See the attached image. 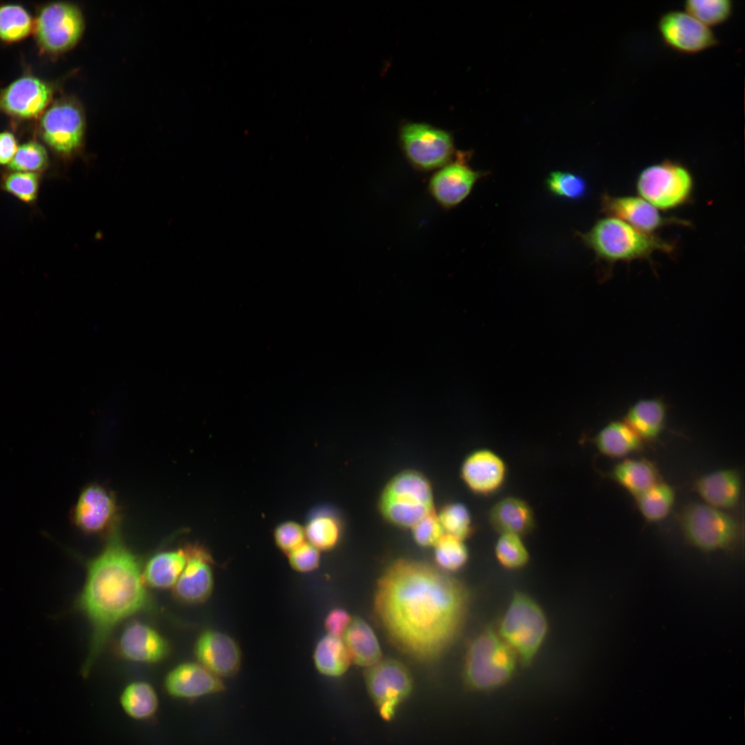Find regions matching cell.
<instances>
[{
  "mask_svg": "<svg viewBox=\"0 0 745 745\" xmlns=\"http://www.w3.org/2000/svg\"><path fill=\"white\" fill-rule=\"evenodd\" d=\"M291 568L299 573L311 572L318 568L320 562L319 550L308 542H305L288 554Z\"/></svg>",
  "mask_w": 745,
  "mask_h": 745,
  "instance_id": "ee69618b",
  "label": "cell"
},
{
  "mask_svg": "<svg viewBox=\"0 0 745 745\" xmlns=\"http://www.w3.org/2000/svg\"><path fill=\"white\" fill-rule=\"evenodd\" d=\"M431 485L424 475L413 470H404L392 478L383 489L379 508L383 517L400 528H412L418 521L433 513Z\"/></svg>",
  "mask_w": 745,
  "mask_h": 745,
  "instance_id": "8992f818",
  "label": "cell"
},
{
  "mask_svg": "<svg viewBox=\"0 0 745 745\" xmlns=\"http://www.w3.org/2000/svg\"><path fill=\"white\" fill-rule=\"evenodd\" d=\"M399 137L407 160L421 172L439 169L451 161L455 152L448 132L426 123L404 125Z\"/></svg>",
  "mask_w": 745,
  "mask_h": 745,
  "instance_id": "30bf717a",
  "label": "cell"
},
{
  "mask_svg": "<svg viewBox=\"0 0 745 745\" xmlns=\"http://www.w3.org/2000/svg\"><path fill=\"white\" fill-rule=\"evenodd\" d=\"M435 547V560L441 570L455 572L462 568L469 557L464 541L444 534Z\"/></svg>",
  "mask_w": 745,
  "mask_h": 745,
  "instance_id": "d590c367",
  "label": "cell"
},
{
  "mask_svg": "<svg viewBox=\"0 0 745 745\" xmlns=\"http://www.w3.org/2000/svg\"><path fill=\"white\" fill-rule=\"evenodd\" d=\"M120 702L125 713L138 720L150 719L159 706L155 690L150 684L142 681L129 684L121 695Z\"/></svg>",
  "mask_w": 745,
  "mask_h": 745,
  "instance_id": "4dcf8cb0",
  "label": "cell"
},
{
  "mask_svg": "<svg viewBox=\"0 0 745 745\" xmlns=\"http://www.w3.org/2000/svg\"><path fill=\"white\" fill-rule=\"evenodd\" d=\"M741 487L739 474L731 469L711 472L695 483L696 491L706 504L721 510L735 506L740 496Z\"/></svg>",
  "mask_w": 745,
  "mask_h": 745,
  "instance_id": "cb8c5ba5",
  "label": "cell"
},
{
  "mask_svg": "<svg viewBox=\"0 0 745 745\" xmlns=\"http://www.w3.org/2000/svg\"><path fill=\"white\" fill-rule=\"evenodd\" d=\"M86 574L77 601L91 627L83 673L94 665L116 626L150 604L139 560L115 532L88 564Z\"/></svg>",
  "mask_w": 745,
  "mask_h": 745,
  "instance_id": "7a4b0ae2",
  "label": "cell"
},
{
  "mask_svg": "<svg viewBox=\"0 0 745 745\" xmlns=\"http://www.w3.org/2000/svg\"><path fill=\"white\" fill-rule=\"evenodd\" d=\"M3 187L21 201L30 203L37 197L38 175L34 172L14 171L4 178Z\"/></svg>",
  "mask_w": 745,
  "mask_h": 745,
  "instance_id": "60d3db41",
  "label": "cell"
},
{
  "mask_svg": "<svg viewBox=\"0 0 745 745\" xmlns=\"http://www.w3.org/2000/svg\"><path fill=\"white\" fill-rule=\"evenodd\" d=\"M194 651L198 662L220 678L233 676L240 668V647L235 639L223 632L203 631L196 641Z\"/></svg>",
  "mask_w": 745,
  "mask_h": 745,
  "instance_id": "ffe728a7",
  "label": "cell"
},
{
  "mask_svg": "<svg viewBox=\"0 0 745 745\" xmlns=\"http://www.w3.org/2000/svg\"><path fill=\"white\" fill-rule=\"evenodd\" d=\"M666 415V407L661 399H644L629 408L624 421L642 440H651L662 430Z\"/></svg>",
  "mask_w": 745,
  "mask_h": 745,
  "instance_id": "4316f807",
  "label": "cell"
},
{
  "mask_svg": "<svg viewBox=\"0 0 745 745\" xmlns=\"http://www.w3.org/2000/svg\"><path fill=\"white\" fill-rule=\"evenodd\" d=\"M469 152H457L454 161L438 169L429 180L428 190L444 209L453 208L465 200L475 183L489 172L473 170Z\"/></svg>",
  "mask_w": 745,
  "mask_h": 745,
  "instance_id": "4fadbf2b",
  "label": "cell"
},
{
  "mask_svg": "<svg viewBox=\"0 0 745 745\" xmlns=\"http://www.w3.org/2000/svg\"><path fill=\"white\" fill-rule=\"evenodd\" d=\"M39 128L43 141L51 148L69 155L81 144L85 132L84 115L75 101L59 100L43 113Z\"/></svg>",
  "mask_w": 745,
  "mask_h": 745,
  "instance_id": "7c38bea8",
  "label": "cell"
},
{
  "mask_svg": "<svg viewBox=\"0 0 745 745\" xmlns=\"http://www.w3.org/2000/svg\"><path fill=\"white\" fill-rule=\"evenodd\" d=\"M18 149L14 136L9 132L0 133V164H9Z\"/></svg>",
  "mask_w": 745,
  "mask_h": 745,
  "instance_id": "bcb514c9",
  "label": "cell"
},
{
  "mask_svg": "<svg viewBox=\"0 0 745 745\" xmlns=\"http://www.w3.org/2000/svg\"><path fill=\"white\" fill-rule=\"evenodd\" d=\"M469 594L446 572L398 559L383 570L373 601L375 617L391 644L421 662L439 658L459 635Z\"/></svg>",
  "mask_w": 745,
  "mask_h": 745,
  "instance_id": "6da1fadb",
  "label": "cell"
},
{
  "mask_svg": "<svg viewBox=\"0 0 745 745\" xmlns=\"http://www.w3.org/2000/svg\"><path fill=\"white\" fill-rule=\"evenodd\" d=\"M84 28L81 10L67 2H54L43 6L33 26L40 48L52 54L73 48L81 39Z\"/></svg>",
  "mask_w": 745,
  "mask_h": 745,
  "instance_id": "9c48e42d",
  "label": "cell"
},
{
  "mask_svg": "<svg viewBox=\"0 0 745 745\" xmlns=\"http://www.w3.org/2000/svg\"><path fill=\"white\" fill-rule=\"evenodd\" d=\"M52 96L46 83L34 77H22L0 91V110L20 119H34L43 113Z\"/></svg>",
  "mask_w": 745,
  "mask_h": 745,
  "instance_id": "d6986e66",
  "label": "cell"
},
{
  "mask_svg": "<svg viewBox=\"0 0 745 745\" xmlns=\"http://www.w3.org/2000/svg\"><path fill=\"white\" fill-rule=\"evenodd\" d=\"M491 527L499 534L511 533L522 537L531 533L535 526L533 508L524 499L506 496L496 501L488 513Z\"/></svg>",
  "mask_w": 745,
  "mask_h": 745,
  "instance_id": "603a6c76",
  "label": "cell"
},
{
  "mask_svg": "<svg viewBox=\"0 0 745 745\" xmlns=\"http://www.w3.org/2000/svg\"><path fill=\"white\" fill-rule=\"evenodd\" d=\"M508 467L504 459L487 448L470 453L464 459L460 475L464 484L475 494L488 496L504 486Z\"/></svg>",
  "mask_w": 745,
  "mask_h": 745,
  "instance_id": "e0dca14e",
  "label": "cell"
},
{
  "mask_svg": "<svg viewBox=\"0 0 745 745\" xmlns=\"http://www.w3.org/2000/svg\"><path fill=\"white\" fill-rule=\"evenodd\" d=\"M415 542L420 546H435L445 534L434 512L418 521L412 528Z\"/></svg>",
  "mask_w": 745,
  "mask_h": 745,
  "instance_id": "b9f144b4",
  "label": "cell"
},
{
  "mask_svg": "<svg viewBox=\"0 0 745 745\" xmlns=\"http://www.w3.org/2000/svg\"><path fill=\"white\" fill-rule=\"evenodd\" d=\"M657 29L663 42L681 53H699L718 43L711 28L686 11L664 13L658 21Z\"/></svg>",
  "mask_w": 745,
  "mask_h": 745,
  "instance_id": "5bb4252c",
  "label": "cell"
},
{
  "mask_svg": "<svg viewBox=\"0 0 745 745\" xmlns=\"http://www.w3.org/2000/svg\"><path fill=\"white\" fill-rule=\"evenodd\" d=\"M546 187L553 195L570 200L584 197L588 186L585 179L575 173L554 171L546 179Z\"/></svg>",
  "mask_w": 745,
  "mask_h": 745,
  "instance_id": "f35d334b",
  "label": "cell"
},
{
  "mask_svg": "<svg viewBox=\"0 0 745 745\" xmlns=\"http://www.w3.org/2000/svg\"><path fill=\"white\" fill-rule=\"evenodd\" d=\"M636 499L643 517L649 522H658L670 511L675 501V492L667 484L658 481Z\"/></svg>",
  "mask_w": 745,
  "mask_h": 745,
  "instance_id": "d6a6232c",
  "label": "cell"
},
{
  "mask_svg": "<svg viewBox=\"0 0 745 745\" xmlns=\"http://www.w3.org/2000/svg\"><path fill=\"white\" fill-rule=\"evenodd\" d=\"M344 642L355 664L368 668L382 659L378 639L370 625L355 617L344 635Z\"/></svg>",
  "mask_w": 745,
  "mask_h": 745,
  "instance_id": "d4e9b609",
  "label": "cell"
},
{
  "mask_svg": "<svg viewBox=\"0 0 745 745\" xmlns=\"http://www.w3.org/2000/svg\"><path fill=\"white\" fill-rule=\"evenodd\" d=\"M635 187L639 197L659 210L666 211L690 202L694 179L686 166L666 159L642 169L637 177Z\"/></svg>",
  "mask_w": 745,
  "mask_h": 745,
  "instance_id": "52a82bcc",
  "label": "cell"
},
{
  "mask_svg": "<svg viewBox=\"0 0 745 745\" xmlns=\"http://www.w3.org/2000/svg\"><path fill=\"white\" fill-rule=\"evenodd\" d=\"M313 660L316 669L321 674L332 677L344 675L352 662L344 640L329 634L317 642Z\"/></svg>",
  "mask_w": 745,
  "mask_h": 745,
  "instance_id": "f1b7e54d",
  "label": "cell"
},
{
  "mask_svg": "<svg viewBox=\"0 0 745 745\" xmlns=\"http://www.w3.org/2000/svg\"><path fill=\"white\" fill-rule=\"evenodd\" d=\"M682 525L690 544L705 552L732 547L739 534L733 517L706 504H694L686 508Z\"/></svg>",
  "mask_w": 745,
  "mask_h": 745,
  "instance_id": "ba28073f",
  "label": "cell"
},
{
  "mask_svg": "<svg viewBox=\"0 0 745 745\" xmlns=\"http://www.w3.org/2000/svg\"><path fill=\"white\" fill-rule=\"evenodd\" d=\"M577 236L598 261L607 265L649 259L656 252L669 254L675 249L673 242L610 216L598 219L588 231L577 232Z\"/></svg>",
  "mask_w": 745,
  "mask_h": 745,
  "instance_id": "3957f363",
  "label": "cell"
},
{
  "mask_svg": "<svg viewBox=\"0 0 745 745\" xmlns=\"http://www.w3.org/2000/svg\"><path fill=\"white\" fill-rule=\"evenodd\" d=\"M48 157L45 148L37 141H28L18 147L8 167L13 171L33 172L48 166Z\"/></svg>",
  "mask_w": 745,
  "mask_h": 745,
  "instance_id": "ab89813d",
  "label": "cell"
},
{
  "mask_svg": "<svg viewBox=\"0 0 745 745\" xmlns=\"http://www.w3.org/2000/svg\"><path fill=\"white\" fill-rule=\"evenodd\" d=\"M437 517L445 534L464 541L473 532L470 513L461 503L453 502L446 505Z\"/></svg>",
  "mask_w": 745,
  "mask_h": 745,
  "instance_id": "74e56055",
  "label": "cell"
},
{
  "mask_svg": "<svg viewBox=\"0 0 745 745\" xmlns=\"http://www.w3.org/2000/svg\"><path fill=\"white\" fill-rule=\"evenodd\" d=\"M186 562L183 548L157 553L148 561L143 569V581L148 586L158 589L173 587Z\"/></svg>",
  "mask_w": 745,
  "mask_h": 745,
  "instance_id": "484cf974",
  "label": "cell"
},
{
  "mask_svg": "<svg viewBox=\"0 0 745 745\" xmlns=\"http://www.w3.org/2000/svg\"><path fill=\"white\" fill-rule=\"evenodd\" d=\"M187 562L173 586L175 598L185 604H198L211 595L214 586L212 566L214 563L209 551L199 544L183 547Z\"/></svg>",
  "mask_w": 745,
  "mask_h": 745,
  "instance_id": "2e32d148",
  "label": "cell"
},
{
  "mask_svg": "<svg viewBox=\"0 0 745 745\" xmlns=\"http://www.w3.org/2000/svg\"><path fill=\"white\" fill-rule=\"evenodd\" d=\"M117 507L115 497L99 485L85 488L72 511V520L88 534L109 531L115 523Z\"/></svg>",
  "mask_w": 745,
  "mask_h": 745,
  "instance_id": "ac0fdd59",
  "label": "cell"
},
{
  "mask_svg": "<svg viewBox=\"0 0 745 745\" xmlns=\"http://www.w3.org/2000/svg\"><path fill=\"white\" fill-rule=\"evenodd\" d=\"M118 651L128 661L151 664L165 659L170 652V646L150 626L133 622L123 630L118 642Z\"/></svg>",
  "mask_w": 745,
  "mask_h": 745,
  "instance_id": "7402d4cb",
  "label": "cell"
},
{
  "mask_svg": "<svg viewBox=\"0 0 745 745\" xmlns=\"http://www.w3.org/2000/svg\"><path fill=\"white\" fill-rule=\"evenodd\" d=\"M610 476L635 497L659 481L655 468L644 459H625L613 467Z\"/></svg>",
  "mask_w": 745,
  "mask_h": 745,
  "instance_id": "f546056e",
  "label": "cell"
},
{
  "mask_svg": "<svg viewBox=\"0 0 745 745\" xmlns=\"http://www.w3.org/2000/svg\"><path fill=\"white\" fill-rule=\"evenodd\" d=\"M341 530L338 519L325 511L313 515L304 527L306 539L319 550H328L336 546Z\"/></svg>",
  "mask_w": 745,
  "mask_h": 745,
  "instance_id": "1f68e13d",
  "label": "cell"
},
{
  "mask_svg": "<svg viewBox=\"0 0 745 745\" xmlns=\"http://www.w3.org/2000/svg\"><path fill=\"white\" fill-rule=\"evenodd\" d=\"M519 662L497 630L488 627L469 642L464 655V679L471 688L491 690L506 684Z\"/></svg>",
  "mask_w": 745,
  "mask_h": 745,
  "instance_id": "277c9868",
  "label": "cell"
},
{
  "mask_svg": "<svg viewBox=\"0 0 745 745\" xmlns=\"http://www.w3.org/2000/svg\"><path fill=\"white\" fill-rule=\"evenodd\" d=\"M164 688L171 697L194 699L225 689L220 677L201 664L185 662L173 668L166 676Z\"/></svg>",
  "mask_w": 745,
  "mask_h": 745,
  "instance_id": "44dd1931",
  "label": "cell"
},
{
  "mask_svg": "<svg viewBox=\"0 0 745 745\" xmlns=\"http://www.w3.org/2000/svg\"><path fill=\"white\" fill-rule=\"evenodd\" d=\"M522 536L511 534H499L494 547L498 563L508 570H518L526 566L530 555Z\"/></svg>",
  "mask_w": 745,
  "mask_h": 745,
  "instance_id": "e575fe53",
  "label": "cell"
},
{
  "mask_svg": "<svg viewBox=\"0 0 745 745\" xmlns=\"http://www.w3.org/2000/svg\"><path fill=\"white\" fill-rule=\"evenodd\" d=\"M684 8L686 12L709 28L726 22L733 10L730 0H688Z\"/></svg>",
  "mask_w": 745,
  "mask_h": 745,
  "instance_id": "8d00e7d4",
  "label": "cell"
},
{
  "mask_svg": "<svg viewBox=\"0 0 745 745\" xmlns=\"http://www.w3.org/2000/svg\"><path fill=\"white\" fill-rule=\"evenodd\" d=\"M598 451L609 457H621L642 446V439L624 421H613L604 426L594 438Z\"/></svg>",
  "mask_w": 745,
  "mask_h": 745,
  "instance_id": "83f0119b",
  "label": "cell"
},
{
  "mask_svg": "<svg viewBox=\"0 0 745 745\" xmlns=\"http://www.w3.org/2000/svg\"><path fill=\"white\" fill-rule=\"evenodd\" d=\"M34 22L22 6L16 4L0 6V39L14 42L26 37L32 30Z\"/></svg>",
  "mask_w": 745,
  "mask_h": 745,
  "instance_id": "836d02e7",
  "label": "cell"
},
{
  "mask_svg": "<svg viewBox=\"0 0 745 745\" xmlns=\"http://www.w3.org/2000/svg\"><path fill=\"white\" fill-rule=\"evenodd\" d=\"M352 619L346 610L341 608H335L326 615L324 626L329 635L341 638Z\"/></svg>",
  "mask_w": 745,
  "mask_h": 745,
  "instance_id": "f6af8a7d",
  "label": "cell"
},
{
  "mask_svg": "<svg viewBox=\"0 0 745 745\" xmlns=\"http://www.w3.org/2000/svg\"><path fill=\"white\" fill-rule=\"evenodd\" d=\"M274 538L277 546L287 555L306 539L304 527L293 522L279 525L275 530Z\"/></svg>",
  "mask_w": 745,
  "mask_h": 745,
  "instance_id": "7bdbcfd3",
  "label": "cell"
},
{
  "mask_svg": "<svg viewBox=\"0 0 745 745\" xmlns=\"http://www.w3.org/2000/svg\"><path fill=\"white\" fill-rule=\"evenodd\" d=\"M367 690L381 715L389 719L396 707L410 695L413 677L408 668L400 661L381 659L365 672Z\"/></svg>",
  "mask_w": 745,
  "mask_h": 745,
  "instance_id": "8fae6325",
  "label": "cell"
},
{
  "mask_svg": "<svg viewBox=\"0 0 745 745\" xmlns=\"http://www.w3.org/2000/svg\"><path fill=\"white\" fill-rule=\"evenodd\" d=\"M601 211L606 216L618 218L648 234L670 225L688 226L687 220L666 216L662 211L639 196H614L608 193L601 197Z\"/></svg>",
  "mask_w": 745,
  "mask_h": 745,
  "instance_id": "9a60e30c",
  "label": "cell"
},
{
  "mask_svg": "<svg viewBox=\"0 0 745 745\" xmlns=\"http://www.w3.org/2000/svg\"><path fill=\"white\" fill-rule=\"evenodd\" d=\"M497 631L516 653L519 662L528 666L546 639L548 622L542 608L533 597L515 591Z\"/></svg>",
  "mask_w": 745,
  "mask_h": 745,
  "instance_id": "5b68a950",
  "label": "cell"
}]
</instances>
